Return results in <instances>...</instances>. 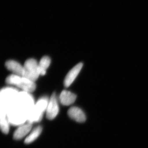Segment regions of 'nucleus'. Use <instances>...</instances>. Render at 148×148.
<instances>
[{
	"label": "nucleus",
	"instance_id": "obj_12",
	"mask_svg": "<svg viewBox=\"0 0 148 148\" xmlns=\"http://www.w3.org/2000/svg\"><path fill=\"white\" fill-rule=\"evenodd\" d=\"M10 123L7 114L4 111L1 109V129L4 134H8L10 129Z\"/></svg>",
	"mask_w": 148,
	"mask_h": 148
},
{
	"label": "nucleus",
	"instance_id": "obj_4",
	"mask_svg": "<svg viewBox=\"0 0 148 148\" xmlns=\"http://www.w3.org/2000/svg\"><path fill=\"white\" fill-rule=\"evenodd\" d=\"M49 99L47 97H43L35 103L29 117L28 122L32 123L37 122L41 120L43 114L46 111Z\"/></svg>",
	"mask_w": 148,
	"mask_h": 148
},
{
	"label": "nucleus",
	"instance_id": "obj_3",
	"mask_svg": "<svg viewBox=\"0 0 148 148\" xmlns=\"http://www.w3.org/2000/svg\"><path fill=\"white\" fill-rule=\"evenodd\" d=\"M19 91L13 87H5L1 91V109L7 113L18 96Z\"/></svg>",
	"mask_w": 148,
	"mask_h": 148
},
{
	"label": "nucleus",
	"instance_id": "obj_9",
	"mask_svg": "<svg viewBox=\"0 0 148 148\" xmlns=\"http://www.w3.org/2000/svg\"><path fill=\"white\" fill-rule=\"evenodd\" d=\"M68 115L72 119L79 123L84 122L86 119V116L83 111L80 108L76 106H73L69 109Z\"/></svg>",
	"mask_w": 148,
	"mask_h": 148
},
{
	"label": "nucleus",
	"instance_id": "obj_8",
	"mask_svg": "<svg viewBox=\"0 0 148 148\" xmlns=\"http://www.w3.org/2000/svg\"><path fill=\"white\" fill-rule=\"evenodd\" d=\"M32 128V124L28 122L19 126L14 133L13 138L14 140H21L31 132Z\"/></svg>",
	"mask_w": 148,
	"mask_h": 148
},
{
	"label": "nucleus",
	"instance_id": "obj_5",
	"mask_svg": "<svg viewBox=\"0 0 148 148\" xmlns=\"http://www.w3.org/2000/svg\"><path fill=\"white\" fill-rule=\"evenodd\" d=\"M24 67L25 72L23 77L35 82L40 75L38 63L35 59L27 60L24 64Z\"/></svg>",
	"mask_w": 148,
	"mask_h": 148
},
{
	"label": "nucleus",
	"instance_id": "obj_7",
	"mask_svg": "<svg viewBox=\"0 0 148 148\" xmlns=\"http://www.w3.org/2000/svg\"><path fill=\"white\" fill-rule=\"evenodd\" d=\"M82 66L83 64L80 62L76 65L75 66L69 71L64 81V85L65 86L68 87L73 84V82L75 80L81 71Z\"/></svg>",
	"mask_w": 148,
	"mask_h": 148
},
{
	"label": "nucleus",
	"instance_id": "obj_6",
	"mask_svg": "<svg viewBox=\"0 0 148 148\" xmlns=\"http://www.w3.org/2000/svg\"><path fill=\"white\" fill-rule=\"evenodd\" d=\"M59 112V106L55 93H53L49 98L47 107V117L52 120L57 116Z\"/></svg>",
	"mask_w": 148,
	"mask_h": 148
},
{
	"label": "nucleus",
	"instance_id": "obj_14",
	"mask_svg": "<svg viewBox=\"0 0 148 148\" xmlns=\"http://www.w3.org/2000/svg\"><path fill=\"white\" fill-rule=\"evenodd\" d=\"M50 62L51 60L48 56H44L43 57L41 58L38 63L39 73L40 75H44L46 74L47 70L49 67Z\"/></svg>",
	"mask_w": 148,
	"mask_h": 148
},
{
	"label": "nucleus",
	"instance_id": "obj_2",
	"mask_svg": "<svg viewBox=\"0 0 148 148\" xmlns=\"http://www.w3.org/2000/svg\"><path fill=\"white\" fill-rule=\"evenodd\" d=\"M5 82L7 84L17 87L22 90V91L29 93L34 92L36 88L35 82L16 74H12L9 75L6 79Z\"/></svg>",
	"mask_w": 148,
	"mask_h": 148
},
{
	"label": "nucleus",
	"instance_id": "obj_11",
	"mask_svg": "<svg viewBox=\"0 0 148 148\" xmlns=\"http://www.w3.org/2000/svg\"><path fill=\"white\" fill-rule=\"evenodd\" d=\"M76 99V95L70 91L63 90L59 97L60 103L64 106H70L74 103Z\"/></svg>",
	"mask_w": 148,
	"mask_h": 148
},
{
	"label": "nucleus",
	"instance_id": "obj_1",
	"mask_svg": "<svg viewBox=\"0 0 148 148\" xmlns=\"http://www.w3.org/2000/svg\"><path fill=\"white\" fill-rule=\"evenodd\" d=\"M30 94L24 91L19 92L16 101L6 113L11 124L20 126L28 121L35 104Z\"/></svg>",
	"mask_w": 148,
	"mask_h": 148
},
{
	"label": "nucleus",
	"instance_id": "obj_10",
	"mask_svg": "<svg viewBox=\"0 0 148 148\" xmlns=\"http://www.w3.org/2000/svg\"><path fill=\"white\" fill-rule=\"evenodd\" d=\"M5 66L8 70L12 72L13 74L23 76L25 72L24 66H22L18 62L14 60H8L6 62Z\"/></svg>",
	"mask_w": 148,
	"mask_h": 148
},
{
	"label": "nucleus",
	"instance_id": "obj_13",
	"mask_svg": "<svg viewBox=\"0 0 148 148\" xmlns=\"http://www.w3.org/2000/svg\"><path fill=\"white\" fill-rule=\"evenodd\" d=\"M42 127L41 126H38L35 127L30 133L27 136L25 140V144H30L35 141V140L38 138L42 132Z\"/></svg>",
	"mask_w": 148,
	"mask_h": 148
}]
</instances>
